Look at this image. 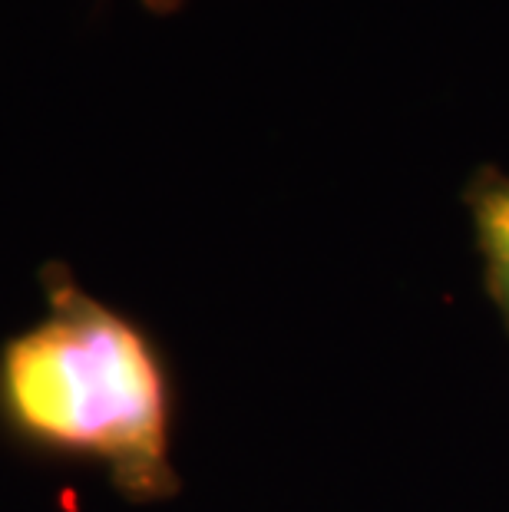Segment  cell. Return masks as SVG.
<instances>
[{
    "mask_svg": "<svg viewBox=\"0 0 509 512\" xmlns=\"http://www.w3.org/2000/svg\"><path fill=\"white\" fill-rule=\"evenodd\" d=\"M37 285L40 314L0 337V446L34 470L100 476L129 506L176 499L182 397L162 337L60 258Z\"/></svg>",
    "mask_w": 509,
    "mask_h": 512,
    "instance_id": "6da1fadb",
    "label": "cell"
},
{
    "mask_svg": "<svg viewBox=\"0 0 509 512\" xmlns=\"http://www.w3.org/2000/svg\"><path fill=\"white\" fill-rule=\"evenodd\" d=\"M483 288L509 334V172L480 166L463 185Z\"/></svg>",
    "mask_w": 509,
    "mask_h": 512,
    "instance_id": "7a4b0ae2",
    "label": "cell"
},
{
    "mask_svg": "<svg viewBox=\"0 0 509 512\" xmlns=\"http://www.w3.org/2000/svg\"><path fill=\"white\" fill-rule=\"evenodd\" d=\"M149 14H159V17H166V14H176V10L186 4V0H139Z\"/></svg>",
    "mask_w": 509,
    "mask_h": 512,
    "instance_id": "3957f363",
    "label": "cell"
}]
</instances>
